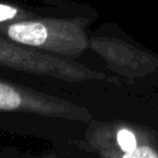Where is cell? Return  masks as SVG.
<instances>
[{"instance_id": "1", "label": "cell", "mask_w": 158, "mask_h": 158, "mask_svg": "<svg viewBox=\"0 0 158 158\" xmlns=\"http://www.w3.org/2000/svg\"><path fill=\"white\" fill-rule=\"evenodd\" d=\"M86 17L25 19L0 23V33L9 40L54 56L74 57L89 47Z\"/></svg>"}, {"instance_id": "2", "label": "cell", "mask_w": 158, "mask_h": 158, "mask_svg": "<svg viewBox=\"0 0 158 158\" xmlns=\"http://www.w3.org/2000/svg\"><path fill=\"white\" fill-rule=\"evenodd\" d=\"M89 47L102 58L118 79L143 94L158 91V53L123 35H96Z\"/></svg>"}, {"instance_id": "3", "label": "cell", "mask_w": 158, "mask_h": 158, "mask_svg": "<svg viewBox=\"0 0 158 158\" xmlns=\"http://www.w3.org/2000/svg\"><path fill=\"white\" fill-rule=\"evenodd\" d=\"M0 65L30 74L49 77L53 79L79 83L96 81L121 86L118 78L94 70L77 60L65 59L60 56L41 52L38 49L16 43L7 37L0 36Z\"/></svg>"}, {"instance_id": "4", "label": "cell", "mask_w": 158, "mask_h": 158, "mask_svg": "<svg viewBox=\"0 0 158 158\" xmlns=\"http://www.w3.org/2000/svg\"><path fill=\"white\" fill-rule=\"evenodd\" d=\"M0 111L35 114L44 117L80 121L85 123L93 120L91 111L84 106L1 79Z\"/></svg>"}, {"instance_id": "5", "label": "cell", "mask_w": 158, "mask_h": 158, "mask_svg": "<svg viewBox=\"0 0 158 158\" xmlns=\"http://www.w3.org/2000/svg\"><path fill=\"white\" fill-rule=\"evenodd\" d=\"M31 16V12L14 6V5H6V4H0V23H7V22H14L19 20H25Z\"/></svg>"}, {"instance_id": "6", "label": "cell", "mask_w": 158, "mask_h": 158, "mask_svg": "<svg viewBox=\"0 0 158 158\" xmlns=\"http://www.w3.org/2000/svg\"><path fill=\"white\" fill-rule=\"evenodd\" d=\"M156 102H157V106H158V100H157V101H156Z\"/></svg>"}]
</instances>
